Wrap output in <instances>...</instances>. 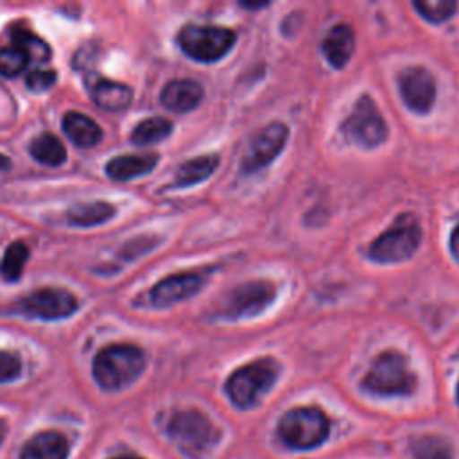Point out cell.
Returning a JSON list of instances; mask_svg holds the SVG:
<instances>
[{
  "label": "cell",
  "instance_id": "cell-1",
  "mask_svg": "<svg viewBox=\"0 0 459 459\" xmlns=\"http://www.w3.org/2000/svg\"><path fill=\"white\" fill-rule=\"evenodd\" d=\"M145 368V355L131 344H113L100 350L93 360V377L102 389L117 391L129 385Z\"/></svg>",
  "mask_w": 459,
  "mask_h": 459
},
{
  "label": "cell",
  "instance_id": "cell-2",
  "mask_svg": "<svg viewBox=\"0 0 459 459\" xmlns=\"http://www.w3.org/2000/svg\"><path fill=\"white\" fill-rule=\"evenodd\" d=\"M416 382V375L409 368L407 359L400 351L387 350L373 360L362 384L375 394L405 396L414 391Z\"/></svg>",
  "mask_w": 459,
  "mask_h": 459
},
{
  "label": "cell",
  "instance_id": "cell-15",
  "mask_svg": "<svg viewBox=\"0 0 459 459\" xmlns=\"http://www.w3.org/2000/svg\"><path fill=\"white\" fill-rule=\"evenodd\" d=\"M203 99V88L190 79H176L161 90V104L176 113L194 109Z\"/></svg>",
  "mask_w": 459,
  "mask_h": 459
},
{
  "label": "cell",
  "instance_id": "cell-12",
  "mask_svg": "<svg viewBox=\"0 0 459 459\" xmlns=\"http://www.w3.org/2000/svg\"><path fill=\"white\" fill-rule=\"evenodd\" d=\"M400 93L405 104L416 111L425 113L432 108L436 99V82L430 72L423 66H411L398 77Z\"/></svg>",
  "mask_w": 459,
  "mask_h": 459
},
{
  "label": "cell",
  "instance_id": "cell-8",
  "mask_svg": "<svg viewBox=\"0 0 459 459\" xmlns=\"http://www.w3.org/2000/svg\"><path fill=\"white\" fill-rule=\"evenodd\" d=\"M344 136L360 147H377L387 136V126L369 97H360L341 126Z\"/></svg>",
  "mask_w": 459,
  "mask_h": 459
},
{
  "label": "cell",
  "instance_id": "cell-4",
  "mask_svg": "<svg viewBox=\"0 0 459 459\" xmlns=\"http://www.w3.org/2000/svg\"><path fill=\"white\" fill-rule=\"evenodd\" d=\"M278 364L273 359H258L233 371L226 380V393L238 409L253 407L276 382Z\"/></svg>",
  "mask_w": 459,
  "mask_h": 459
},
{
  "label": "cell",
  "instance_id": "cell-11",
  "mask_svg": "<svg viewBox=\"0 0 459 459\" xmlns=\"http://www.w3.org/2000/svg\"><path fill=\"white\" fill-rule=\"evenodd\" d=\"M287 136V126L280 122H273L260 133H256L242 158V172H255L271 163L283 149Z\"/></svg>",
  "mask_w": 459,
  "mask_h": 459
},
{
  "label": "cell",
  "instance_id": "cell-6",
  "mask_svg": "<svg viewBox=\"0 0 459 459\" xmlns=\"http://www.w3.org/2000/svg\"><path fill=\"white\" fill-rule=\"evenodd\" d=\"M330 432L326 414L316 407H298L289 411L278 423V436L281 441L298 450L314 448L321 445Z\"/></svg>",
  "mask_w": 459,
  "mask_h": 459
},
{
  "label": "cell",
  "instance_id": "cell-9",
  "mask_svg": "<svg viewBox=\"0 0 459 459\" xmlns=\"http://www.w3.org/2000/svg\"><path fill=\"white\" fill-rule=\"evenodd\" d=\"M14 310L25 317L63 319L77 310V298L57 287H43L18 299Z\"/></svg>",
  "mask_w": 459,
  "mask_h": 459
},
{
  "label": "cell",
  "instance_id": "cell-24",
  "mask_svg": "<svg viewBox=\"0 0 459 459\" xmlns=\"http://www.w3.org/2000/svg\"><path fill=\"white\" fill-rule=\"evenodd\" d=\"M414 459H452V446L439 436H418L411 441Z\"/></svg>",
  "mask_w": 459,
  "mask_h": 459
},
{
  "label": "cell",
  "instance_id": "cell-20",
  "mask_svg": "<svg viewBox=\"0 0 459 459\" xmlns=\"http://www.w3.org/2000/svg\"><path fill=\"white\" fill-rule=\"evenodd\" d=\"M115 215V206L104 201L79 203L66 212V222L74 226H95L109 221Z\"/></svg>",
  "mask_w": 459,
  "mask_h": 459
},
{
  "label": "cell",
  "instance_id": "cell-25",
  "mask_svg": "<svg viewBox=\"0 0 459 459\" xmlns=\"http://www.w3.org/2000/svg\"><path fill=\"white\" fill-rule=\"evenodd\" d=\"M29 258V247L23 242H13L2 258L0 264V274L5 281H14L20 278L23 265Z\"/></svg>",
  "mask_w": 459,
  "mask_h": 459
},
{
  "label": "cell",
  "instance_id": "cell-32",
  "mask_svg": "<svg viewBox=\"0 0 459 459\" xmlns=\"http://www.w3.org/2000/svg\"><path fill=\"white\" fill-rule=\"evenodd\" d=\"M7 169H11V161H9L7 156L0 154V172H2V170H7Z\"/></svg>",
  "mask_w": 459,
  "mask_h": 459
},
{
  "label": "cell",
  "instance_id": "cell-16",
  "mask_svg": "<svg viewBox=\"0 0 459 459\" xmlns=\"http://www.w3.org/2000/svg\"><path fill=\"white\" fill-rule=\"evenodd\" d=\"M68 441L54 430L39 432L30 437L20 454V459H66Z\"/></svg>",
  "mask_w": 459,
  "mask_h": 459
},
{
  "label": "cell",
  "instance_id": "cell-22",
  "mask_svg": "<svg viewBox=\"0 0 459 459\" xmlns=\"http://www.w3.org/2000/svg\"><path fill=\"white\" fill-rule=\"evenodd\" d=\"M219 167L217 156H197L186 163H183L176 174L174 186H190L195 185L208 176L213 174V170Z\"/></svg>",
  "mask_w": 459,
  "mask_h": 459
},
{
  "label": "cell",
  "instance_id": "cell-29",
  "mask_svg": "<svg viewBox=\"0 0 459 459\" xmlns=\"http://www.w3.org/2000/svg\"><path fill=\"white\" fill-rule=\"evenodd\" d=\"M56 79H57V75L54 70H32V72H29L25 82L30 91L39 93V91L48 90L56 82Z\"/></svg>",
  "mask_w": 459,
  "mask_h": 459
},
{
  "label": "cell",
  "instance_id": "cell-35",
  "mask_svg": "<svg viewBox=\"0 0 459 459\" xmlns=\"http://www.w3.org/2000/svg\"><path fill=\"white\" fill-rule=\"evenodd\" d=\"M457 398H459V387H457Z\"/></svg>",
  "mask_w": 459,
  "mask_h": 459
},
{
  "label": "cell",
  "instance_id": "cell-31",
  "mask_svg": "<svg viewBox=\"0 0 459 459\" xmlns=\"http://www.w3.org/2000/svg\"><path fill=\"white\" fill-rule=\"evenodd\" d=\"M450 251L455 256V260L459 262V224L455 226V230L450 235Z\"/></svg>",
  "mask_w": 459,
  "mask_h": 459
},
{
  "label": "cell",
  "instance_id": "cell-5",
  "mask_svg": "<svg viewBox=\"0 0 459 459\" xmlns=\"http://www.w3.org/2000/svg\"><path fill=\"white\" fill-rule=\"evenodd\" d=\"M421 242V230L411 213H402L387 231H384L368 249V256L375 262L391 264L403 262L414 255Z\"/></svg>",
  "mask_w": 459,
  "mask_h": 459
},
{
  "label": "cell",
  "instance_id": "cell-27",
  "mask_svg": "<svg viewBox=\"0 0 459 459\" xmlns=\"http://www.w3.org/2000/svg\"><path fill=\"white\" fill-rule=\"evenodd\" d=\"M27 63H29V57L16 45L5 47L0 50V74L5 77L18 75L20 72L25 70Z\"/></svg>",
  "mask_w": 459,
  "mask_h": 459
},
{
  "label": "cell",
  "instance_id": "cell-14",
  "mask_svg": "<svg viewBox=\"0 0 459 459\" xmlns=\"http://www.w3.org/2000/svg\"><path fill=\"white\" fill-rule=\"evenodd\" d=\"M88 91L91 100L106 111H122L133 100V90L129 86L102 77L90 79Z\"/></svg>",
  "mask_w": 459,
  "mask_h": 459
},
{
  "label": "cell",
  "instance_id": "cell-30",
  "mask_svg": "<svg viewBox=\"0 0 459 459\" xmlns=\"http://www.w3.org/2000/svg\"><path fill=\"white\" fill-rule=\"evenodd\" d=\"M22 362L16 353L0 351V382L14 380L20 375Z\"/></svg>",
  "mask_w": 459,
  "mask_h": 459
},
{
  "label": "cell",
  "instance_id": "cell-17",
  "mask_svg": "<svg viewBox=\"0 0 459 459\" xmlns=\"http://www.w3.org/2000/svg\"><path fill=\"white\" fill-rule=\"evenodd\" d=\"M158 163V154H126L106 163V174L115 181H127L151 172Z\"/></svg>",
  "mask_w": 459,
  "mask_h": 459
},
{
  "label": "cell",
  "instance_id": "cell-18",
  "mask_svg": "<svg viewBox=\"0 0 459 459\" xmlns=\"http://www.w3.org/2000/svg\"><path fill=\"white\" fill-rule=\"evenodd\" d=\"M321 48H323V54L326 56V59L333 66H337V68L344 66L355 48V36H353V30L350 29V25H346V23L333 25L330 29V32L326 34V38L323 39Z\"/></svg>",
  "mask_w": 459,
  "mask_h": 459
},
{
  "label": "cell",
  "instance_id": "cell-3",
  "mask_svg": "<svg viewBox=\"0 0 459 459\" xmlns=\"http://www.w3.org/2000/svg\"><path fill=\"white\" fill-rule=\"evenodd\" d=\"M167 432L178 448L192 459L203 457L221 437V430L199 411L176 412L169 420Z\"/></svg>",
  "mask_w": 459,
  "mask_h": 459
},
{
  "label": "cell",
  "instance_id": "cell-23",
  "mask_svg": "<svg viewBox=\"0 0 459 459\" xmlns=\"http://www.w3.org/2000/svg\"><path fill=\"white\" fill-rule=\"evenodd\" d=\"M172 133L170 120L163 117H151L142 120L131 133V140L136 145H151L165 140Z\"/></svg>",
  "mask_w": 459,
  "mask_h": 459
},
{
  "label": "cell",
  "instance_id": "cell-19",
  "mask_svg": "<svg viewBox=\"0 0 459 459\" xmlns=\"http://www.w3.org/2000/svg\"><path fill=\"white\" fill-rule=\"evenodd\" d=\"M63 131L77 147H93L102 138V129L90 117L70 111L63 117Z\"/></svg>",
  "mask_w": 459,
  "mask_h": 459
},
{
  "label": "cell",
  "instance_id": "cell-33",
  "mask_svg": "<svg viewBox=\"0 0 459 459\" xmlns=\"http://www.w3.org/2000/svg\"><path fill=\"white\" fill-rule=\"evenodd\" d=\"M4 436H5V423L0 420V443H2Z\"/></svg>",
  "mask_w": 459,
  "mask_h": 459
},
{
  "label": "cell",
  "instance_id": "cell-28",
  "mask_svg": "<svg viewBox=\"0 0 459 459\" xmlns=\"http://www.w3.org/2000/svg\"><path fill=\"white\" fill-rule=\"evenodd\" d=\"M414 7L421 13L423 18H427L432 23H441L448 20L455 9L457 4L450 0H437V2H414Z\"/></svg>",
  "mask_w": 459,
  "mask_h": 459
},
{
  "label": "cell",
  "instance_id": "cell-21",
  "mask_svg": "<svg viewBox=\"0 0 459 459\" xmlns=\"http://www.w3.org/2000/svg\"><path fill=\"white\" fill-rule=\"evenodd\" d=\"M29 151L32 154V158L43 165H48V167H56V165H61L65 163L66 160V149L65 145L61 143V140L52 134V133H41L38 134L30 145H29Z\"/></svg>",
  "mask_w": 459,
  "mask_h": 459
},
{
  "label": "cell",
  "instance_id": "cell-34",
  "mask_svg": "<svg viewBox=\"0 0 459 459\" xmlns=\"http://www.w3.org/2000/svg\"><path fill=\"white\" fill-rule=\"evenodd\" d=\"M115 459H140V457H133V455H120V457H115Z\"/></svg>",
  "mask_w": 459,
  "mask_h": 459
},
{
  "label": "cell",
  "instance_id": "cell-10",
  "mask_svg": "<svg viewBox=\"0 0 459 459\" xmlns=\"http://www.w3.org/2000/svg\"><path fill=\"white\" fill-rule=\"evenodd\" d=\"M276 296V289L271 281L256 280L246 281L235 287L222 303V316L230 319L253 317L260 314Z\"/></svg>",
  "mask_w": 459,
  "mask_h": 459
},
{
  "label": "cell",
  "instance_id": "cell-13",
  "mask_svg": "<svg viewBox=\"0 0 459 459\" xmlns=\"http://www.w3.org/2000/svg\"><path fill=\"white\" fill-rule=\"evenodd\" d=\"M204 280L206 276L201 273H179V274L167 276L151 289L149 292L151 305L158 308H165L174 303H179L194 296L195 292H199Z\"/></svg>",
  "mask_w": 459,
  "mask_h": 459
},
{
  "label": "cell",
  "instance_id": "cell-7",
  "mask_svg": "<svg viewBox=\"0 0 459 459\" xmlns=\"http://www.w3.org/2000/svg\"><path fill=\"white\" fill-rule=\"evenodd\" d=\"M235 38L237 34L231 29L215 25H186L181 29L178 41L188 57L212 63L231 50Z\"/></svg>",
  "mask_w": 459,
  "mask_h": 459
},
{
  "label": "cell",
  "instance_id": "cell-26",
  "mask_svg": "<svg viewBox=\"0 0 459 459\" xmlns=\"http://www.w3.org/2000/svg\"><path fill=\"white\" fill-rule=\"evenodd\" d=\"M13 41L16 47H20L25 52V56L32 63H47L50 59V47L32 32L14 30Z\"/></svg>",
  "mask_w": 459,
  "mask_h": 459
}]
</instances>
